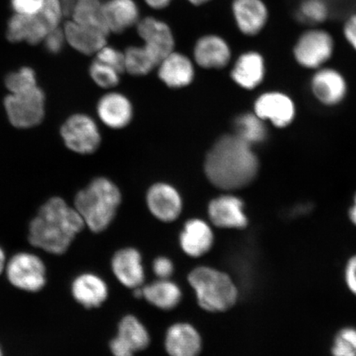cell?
<instances>
[{"label": "cell", "instance_id": "6da1fadb", "mask_svg": "<svg viewBox=\"0 0 356 356\" xmlns=\"http://www.w3.org/2000/svg\"><path fill=\"white\" fill-rule=\"evenodd\" d=\"M204 171L216 188L230 191L244 188L254 179L258 160L250 145L233 134L220 138L208 153Z\"/></svg>", "mask_w": 356, "mask_h": 356}, {"label": "cell", "instance_id": "7a4b0ae2", "mask_svg": "<svg viewBox=\"0 0 356 356\" xmlns=\"http://www.w3.org/2000/svg\"><path fill=\"white\" fill-rule=\"evenodd\" d=\"M86 226L79 213L63 199L44 203L29 225V241L35 248L61 255Z\"/></svg>", "mask_w": 356, "mask_h": 356}, {"label": "cell", "instance_id": "3957f363", "mask_svg": "<svg viewBox=\"0 0 356 356\" xmlns=\"http://www.w3.org/2000/svg\"><path fill=\"white\" fill-rule=\"evenodd\" d=\"M122 202L121 191L108 178L99 177L80 191L74 200V209L84 224L93 233L108 228Z\"/></svg>", "mask_w": 356, "mask_h": 356}, {"label": "cell", "instance_id": "277c9868", "mask_svg": "<svg viewBox=\"0 0 356 356\" xmlns=\"http://www.w3.org/2000/svg\"><path fill=\"white\" fill-rule=\"evenodd\" d=\"M188 282L200 308L210 313L229 310L238 300V291L233 280L212 267H197L191 271Z\"/></svg>", "mask_w": 356, "mask_h": 356}, {"label": "cell", "instance_id": "5b68a950", "mask_svg": "<svg viewBox=\"0 0 356 356\" xmlns=\"http://www.w3.org/2000/svg\"><path fill=\"white\" fill-rule=\"evenodd\" d=\"M6 270L8 282L22 291L38 292L46 286V266L33 253H17L8 261Z\"/></svg>", "mask_w": 356, "mask_h": 356}, {"label": "cell", "instance_id": "8992f818", "mask_svg": "<svg viewBox=\"0 0 356 356\" xmlns=\"http://www.w3.org/2000/svg\"><path fill=\"white\" fill-rule=\"evenodd\" d=\"M44 93L35 87L11 93L4 100L8 119L13 127L26 129L37 126L44 117Z\"/></svg>", "mask_w": 356, "mask_h": 356}, {"label": "cell", "instance_id": "52a82bcc", "mask_svg": "<svg viewBox=\"0 0 356 356\" xmlns=\"http://www.w3.org/2000/svg\"><path fill=\"white\" fill-rule=\"evenodd\" d=\"M334 40L330 33L322 29H310L302 33L293 47V56L301 66L317 69L330 59Z\"/></svg>", "mask_w": 356, "mask_h": 356}, {"label": "cell", "instance_id": "ba28073f", "mask_svg": "<svg viewBox=\"0 0 356 356\" xmlns=\"http://www.w3.org/2000/svg\"><path fill=\"white\" fill-rule=\"evenodd\" d=\"M61 136L65 145L78 154L95 153L100 145L99 128L86 115L76 114L67 120L61 128Z\"/></svg>", "mask_w": 356, "mask_h": 356}, {"label": "cell", "instance_id": "9c48e42d", "mask_svg": "<svg viewBox=\"0 0 356 356\" xmlns=\"http://www.w3.org/2000/svg\"><path fill=\"white\" fill-rule=\"evenodd\" d=\"M136 28L144 46L152 53L159 64L175 51V39L166 22L154 17H147L138 22Z\"/></svg>", "mask_w": 356, "mask_h": 356}, {"label": "cell", "instance_id": "30bf717a", "mask_svg": "<svg viewBox=\"0 0 356 356\" xmlns=\"http://www.w3.org/2000/svg\"><path fill=\"white\" fill-rule=\"evenodd\" d=\"M209 217L213 225L221 229H244L248 225L244 204L232 195H222L211 200L208 207Z\"/></svg>", "mask_w": 356, "mask_h": 356}, {"label": "cell", "instance_id": "8fae6325", "mask_svg": "<svg viewBox=\"0 0 356 356\" xmlns=\"http://www.w3.org/2000/svg\"><path fill=\"white\" fill-rule=\"evenodd\" d=\"M146 200L149 211L160 221H175L181 213V198L178 191L170 185L157 184L151 186Z\"/></svg>", "mask_w": 356, "mask_h": 356}, {"label": "cell", "instance_id": "7c38bea8", "mask_svg": "<svg viewBox=\"0 0 356 356\" xmlns=\"http://www.w3.org/2000/svg\"><path fill=\"white\" fill-rule=\"evenodd\" d=\"M232 11L240 32L248 37L259 34L269 19L268 8L262 0H234Z\"/></svg>", "mask_w": 356, "mask_h": 356}, {"label": "cell", "instance_id": "4fadbf2b", "mask_svg": "<svg viewBox=\"0 0 356 356\" xmlns=\"http://www.w3.org/2000/svg\"><path fill=\"white\" fill-rule=\"evenodd\" d=\"M255 114L261 119L268 120L277 127H287L295 118L293 102L280 92H267L258 97L254 106Z\"/></svg>", "mask_w": 356, "mask_h": 356}, {"label": "cell", "instance_id": "5bb4252c", "mask_svg": "<svg viewBox=\"0 0 356 356\" xmlns=\"http://www.w3.org/2000/svg\"><path fill=\"white\" fill-rule=\"evenodd\" d=\"M113 274L124 286L140 288L145 280L142 257L135 248H127L115 253L111 260Z\"/></svg>", "mask_w": 356, "mask_h": 356}, {"label": "cell", "instance_id": "9a60e30c", "mask_svg": "<svg viewBox=\"0 0 356 356\" xmlns=\"http://www.w3.org/2000/svg\"><path fill=\"white\" fill-rule=\"evenodd\" d=\"M165 349L169 356H199L202 337L193 325L177 323L168 329Z\"/></svg>", "mask_w": 356, "mask_h": 356}, {"label": "cell", "instance_id": "2e32d148", "mask_svg": "<svg viewBox=\"0 0 356 356\" xmlns=\"http://www.w3.org/2000/svg\"><path fill=\"white\" fill-rule=\"evenodd\" d=\"M194 58L202 68L220 70L229 63L231 51L225 39L217 35H206L195 43Z\"/></svg>", "mask_w": 356, "mask_h": 356}, {"label": "cell", "instance_id": "e0dca14e", "mask_svg": "<svg viewBox=\"0 0 356 356\" xmlns=\"http://www.w3.org/2000/svg\"><path fill=\"white\" fill-rule=\"evenodd\" d=\"M50 28L42 16L13 15L8 22L7 38L12 42H28L37 44L44 41L51 32Z\"/></svg>", "mask_w": 356, "mask_h": 356}, {"label": "cell", "instance_id": "ac0fdd59", "mask_svg": "<svg viewBox=\"0 0 356 356\" xmlns=\"http://www.w3.org/2000/svg\"><path fill=\"white\" fill-rule=\"evenodd\" d=\"M66 42L83 55H96L106 44L108 34L99 29L77 24L73 20L64 26Z\"/></svg>", "mask_w": 356, "mask_h": 356}, {"label": "cell", "instance_id": "d6986e66", "mask_svg": "<svg viewBox=\"0 0 356 356\" xmlns=\"http://www.w3.org/2000/svg\"><path fill=\"white\" fill-rule=\"evenodd\" d=\"M102 15L110 33H123L140 20L135 0H108L102 3Z\"/></svg>", "mask_w": 356, "mask_h": 356}, {"label": "cell", "instance_id": "ffe728a7", "mask_svg": "<svg viewBox=\"0 0 356 356\" xmlns=\"http://www.w3.org/2000/svg\"><path fill=\"white\" fill-rule=\"evenodd\" d=\"M179 242L186 255L199 258L211 251L213 244V231L210 225L202 220H190L181 231Z\"/></svg>", "mask_w": 356, "mask_h": 356}, {"label": "cell", "instance_id": "44dd1931", "mask_svg": "<svg viewBox=\"0 0 356 356\" xmlns=\"http://www.w3.org/2000/svg\"><path fill=\"white\" fill-rule=\"evenodd\" d=\"M159 76L170 88H182L189 86L194 79L195 70L188 56L172 51L160 62Z\"/></svg>", "mask_w": 356, "mask_h": 356}, {"label": "cell", "instance_id": "7402d4cb", "mask_svg": "<svg viewBox=\"0 0 356 356\" xmlns=\"http://www.w3.org/2000/svg\"><path fill=\"white\" fill-rule=\"evenodd\" d=\"M71 292L74 299L87 309L99 308L108 297V288L104 280L92 273L75 278Z\"/></svg>", "mask_w": 356, "mask_h": 356}, {"label": "cell", "instance_id": "603a6c76", "mask_svg": "<svg viewBox=\"0 0 356 356\" xmlns=\"http://www.w3.org/2000/svg\"><path fill=\"white\" fill-rule=\"evenodd\" d=\"M97 113L106 126L113 129L126 127L133 117V108L127 97L118 92H111L102 97Z\"/></svg>", "mask_w": 356, "mask_h": 356}, {"label": "cell", "instance_id": "cb8c5ba5", "mask_svg": "<svg viewBox=\"0 0 356 356\" xmlns=\"http://www.w3.org/2000/svg\"><path fill=\"white\" fill-rule=\"evenodd\" d=\"M312 88L319 101L326 105H335L346 95V84L343 76L337 70L322 69L312 80Z\"/></svg>", "mask_w": 356, "mask_h": 356}, {"label": "cell", "instance_id": "d4e9b609", "mask_svg": "<svg viewBox=\"0 0 356 356\" xmlns=\"http://www.w3.org/2000/svg\"><path fill=\"white\" fill-rule=\"evenodd\" d=\"M264 75V57L255 51L246 52L240 56L231 72L234 81L246 89H252L259 86Z\"/></svg>", "mask_w": 356, "mask_h": 356}, {"label": "cell", "instance_id": "484cf974", "mask_svg": "<svg viewBox=\"0 0 356 356\" xmlns=\"http://www.w3.org/2000/svg\"><path fill=\"white\" fill-rule=\"evenodd\" d=\"M143 298L159 309L172 310L180 304L181 291L179 286L171 280H161L142 289Z\"/></svg>", "mask_w": 356, "mask_h": 356}, {"label": "cell", "instance_id": "4316f807", "mask_svg": "<svg viewBox=\"0 0 356 356\" xmlns=\"http://www.w3.org/2000/svg\"><path fill=\"white\" fill-rule=\"evenodd\" d=\"M120 341L127 345L134 353L145 350L150 343V337L145 325L133 315L124 317L118 326Z\"/></svg>", "mask_w": 356, "mask_h": 356}, {"label": "cell", "instance_id": "83f0119b", "mask_svg": "<svg viewBox=\"0 0 356 356\" xmlns=\"http://www.w3.org/2000/svg\"><path fill=\"white\" fill-rule=\"evenodd\" d=\"M71 11L72 20L77 24L91 26L110 34L102 15V3L100 0H76Z\"/></svg>", "mask_w": 356, "mask_h": 356}, {"label": "cell", "instance_id": "f1b7e54d", "mask_svg": "<svg viewBox=\"0 0 356 356\" xmlns=\"http://www.w3.org/2000/svg\"><path fill=\"white\" fill-rule=\"evenodd\" d=\"M234 134L248 144L261 143L266 138V128L264 120L256 114L246 113L240 115L235 119Z\"/></svg>", "mask_w": 356, "mask_h": 356}, {"label": "cell", "instance_id": "f546056e", "mask_svg": "<svg viewBox=\"0 0 356 356\" xmlns=\"http://www.w3.org/2000/svg\"><path fill=\"white\" fill-rule=\"evenodd\" d=\"M124 56L126 71L134 76L148 74L159 65L158 60L144 44L141 47H129L124 51Z\"/></svg>", "mask_w": 356, "mask_h": 356}, {"label": "cell", "instance_id": "4dcf8cb0", "mask_svg": "<svg viewBox=\"0 0 356 356\" xmlns=\"http://www.w3.org/2000/svg\"><path fill=\"white\" fill-rule=\"evenodd\" d=\"M330 8L326 0H304L298 10V17L305 24L316 25L327 20Z\"/></svg>", "mask_w": 356, "mask_h": 356}, {"label": "cell", "instance_id": "1f68e13d", "mask_svg": "<svg viewBox=\"0 0 356 356\" xmlns=\"http://www.w3.org/2000/svg\"><path fill=\"white\" fill-rule=\"evenodd\" d=\"M6 87L11 93L21 92L38 87L33 69L24 67L17 72L8 75Z\"/></svg>", "mask_w": 356, "mask_h": 356}, {"label": "cell", "instance_id": "d6a6232c", "mask_svg": "<svg viewBox=\"0 0 356 356\" xmlns=\"http://www.w3.org/2000/svg\"><path fill=\"white\" fill-rule=\"evenodd\" d=\"M333 356H356V329L346 327L337 334L332 348Z\"/></svg>", "mask_w": 356, "mask_h": 356}, {"label": "cell", "instance_id": "836d02e7", "mask_svg": "<svg viewBox=\"0 0 356 356\" xmlns=\"http://www.w3.org/2000/svg\"><path fill=\"white\" fill-rule=\"evenodd\" d=\"M89 73L93 81L102 88L117 86L120 81V74L117 71L96 59L92 62Z\"/></svg>", "mask_w": 356, "mask_h": 356}, {"label": "cell", "instance_id": "e575fe53", "mask_svg": "<svg viewBox=\"0 0 356 356\" xmlns=\"http://www.w3.org/2000/svg\"><path fill=\"white\" fill-rule=\"evenodd\" d=\"M96 60L102 62V63L111 67L120 74L126 71V56L124 52L120 51L111 47L106 44L96 54Z\"/></svg>", "mask_w": 356, "mask_h": 356}, {"label": "cell", "instance_id": "d590c367", "mask_svg": "<svg viewBox=\"0 0 356 356\" xmlns=\"http://www.w3.org/2000/svg\"><path fill=\"white\" fill-rule=\"evenodd\" d=\"M65 6L61 0H46L39 15L47 22L51 30L60 28Z\"/></svg>", "mask_w": 356, "mask_h": 356}, {"label": "cell", "instance_id": "8d00e7d4", "mask_svg": "<svg viewBox=\"0 0 356 356\" xmlns=\"http://www.w3.org/2000/svg\"><path fill=\"white\" fill-rule=\"evenodd\" d=\"M16 15H35L41 12L46 0H10Z\"/></svg>", "mask_w": 356, "mask_h": 356}, {"label": "cell", "instance_id": "74e56055", "mask_svg": "<svg viewBox=\"0 0 356 356\" xmlns=\"http://www.w3.org/2000/svg\"><path fill=\"white\" fill-rule=\"evenodd\" d=\"M66 42L64 30L60 28L53 29L44 38L43 42L51 53H58L63 48Z\"/></svg>", "mask_w": 356, "mask_h": 356}, {"label": "cell", "instance_id": "f35d334b", "mask_svg": "<svg viewBox=\"0 0 356 356\" xmlns=\"http://www.w3.org/2000/svg\"><path fill=\"white\" fill-rule=\"evenodd\" d=\"M154 273L159 279L167 280L171 277L175 266L170 259L165 257L156 258L153 264Z\"/></svg>", "mask_w": 356, "mask_h": 356}, {"label": "cell", "instance_id": "ab89813d", "mask_svg": "<svg viewBox=\"0 0 356 356\" xmlns=\"http://www.w3.org/2000/svg\"><path fill=\"white\" fill-rule=\"evenodd\" d=\"M343 34L347 42L356 51V13L350 15L346 20Z\"/></svg>", "mask_w": 356, "mask_h": 356}, {"label": "cell", "instance_id": "60d3db41", "mask_svg": "<svg viewBox=\"0 0 356 356\" xmlns=\"http://www.w3.org/2000/svg\"><path fill=\"white\" fill-rule=\"evenodd\" d=\"M345 278L347 286L356 296V256L351 257L347 262Z\"/></svg>", "mask_w": 356, "mask_h": 356}, {"label": "cell", "instance_id": "b9f144b4", "mask_svg": "<svg viewBox=\"0 0 356 356\" xmlns=\"http://www.w3.org/2000/svg\"><path fill=\"white\" fill-rule=\"evenodd\" d=\"M110 350L114 356H134L135 353L127 345L115 337L110 343Z\"/></svg>", "mask_w": 356, "mask_h": 356}, {"label": "cell", "instance_id": "7bdbcfd3", "mask_svg": "<svg viewBox=\"0 0 356 356\" xmlns=\"http://www.w3.org/2000/svg\"><path fill=\"white\" fill-rule=\"evenodd\" d=\"M172 0H145L147 6L156 10H163L169 6Z\"/></svg>", "mask_w": 356, "mask_h": 356}, {"label": "cell", "instance_id": "ee69618b", "mask_svg": "<svg viewBox=\"0 0 356 356\" xmlns=\"http://www.w3.org/2000/svg\"><path fill=\"white\" fill-rule=\"evenodd\" d=\"M6 267V257L1 247H0V275Z\"/></svg>", "mask_w": 356, "mask_h": 356}, {"label": "cell", "instance_id": "f6af8a7d", "mask_svg": "<svg viewBox=\"0 0 356 356\" xmlns=\"http://www.w3.org/2000/svg\"><path fill=\"white\" fill-rule=\"evenodd\" d=\"M349 215L351 222H353V224L356 225V195L355 197L354 206L350 208Z\"/></svg>", "mask_w": 356, "mask_h": 356}, {"label": "cell", "instance_id": "bcb514c9", "mask_svg": "<svg viewBox=\"0 0 356 356\" xmlns=\"http://www.w3.org/2000/svg\"><path fill=\"white\" fill-rule=\"evenodd\" d=\"M188 1L190 3L193 4L195 6H203L204 3L211 1V0H188Z\"/></svg>", "mask_w": 356, "mask_h": 356}, {"label": "cell", "instance_id": "7dc6e473", "mask_svg": "<svg viewBox=\"0 0 356 356\" xmlns=\"http://www.w3.org/2000/svg\"><path fill=\"white\" fill-rule=\"evenodd\" d=\"M0 356H3V350L1 349V347H0Z\"/></svg>", "mask_w": 356, "mask_h": 356}]
</instances>
